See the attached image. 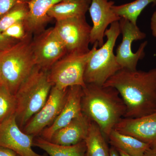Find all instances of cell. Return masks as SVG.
I'll use <instances>...</instances> for the list:
<instances>
[{"label": "cell", "instance_id": "484cf974", "mask_svg": "<svg viewBox=\"0 0 156 156\" xmlns=\"http://www.w3.org/2000/svg\"><path fill=\"white\" fill-rule=\"evenodd\" d=\"M19 41L5 36L2 33H0V53L11 48Z\"/></svg>", "mask_w": 156, "mask_h": 156}, {"label": "cell", "instance_id": "83f0119b", "mask_svg": "<svg viewBox=\"0 0 156 156\" xmlns=\"http://www.w3.org/2000/svg\"><path fill=\"white\" fill-rule=\"evenodd\" d=\"M151 28L153 36L156 37V11L154 12L151 18Z\"/></svg>", "mask_w": 156, "mask_h": 156}, {"label": "cell", "instance_id": "7402d4cb", "mask_svg": "<svg viewBox=\"0 0 156 156\" xmlns=\"http://www.w3.org/2000/svg\"><path fill=\"white\" fill-rule=\"evenodd\" d=\"M28 12L27 3L15 6L0 18V33H2L14 23L24 22L27 17Z\"/></svg>", "mask_w": 156, "mask_h": 156}, {"label": "cell", "instance_id": "ffe728a7", "mask_svg": "<svg viewBox=\"0 0 156 156\" xmlns=\"http://www.w3.org/2000/svg\"><path fill=\"white\" fill-rule=\"evenodd\" d=\"M100 128L92 122L87 137L85 156H110V148Z\"/></svg>", "mask_w": 156, "mask_h": 156}, {"label": "cell", "instance_id": "d6a6232c", "mask_svg": "<svg viewBox=\"0 0 156 156\" xmlns=\"http://www.w3.org/2000/svg\"></svg>", "mask_w": 156, "mask_h": 156}, {"label": "cell", "instance_id": "ac0fdd59", "mask_svg": "<svg viewBox=\"0 0 156 156\" xmlns=\"http://www.w3.org/2000/svg\"><path fill=\"white\" fill-rule=\"evenodd\" d=\"M108 140L112 146L130 156H142L151 148L147 144L134 136L122 134L114 129Z\"/></svg>", "mask_w": 156, "mask_h": 156}, {"label": "cell", "instance_id": "6da1fadb", "mask_svg": "<svg viewBox=\"0 0 156 156\" xmlns=\"http://www.w3.org/2000/svg\"><path fill=\"white\" fill-rule=\"evenodd\" d=\"M116 89L126 107L125 118L156 111V67L148 71L121 69L103 85Z\"/></svg>", "mask_w": 156, "mask_h": 156}, {"label": "cell", "instance_id": "9c48e42d", "mask_svg": "<svg viewBox=\"0 0 156 156\" xmlns=\"http://www.w3.org/2000/svg\"><path fill=\"white\" fill-rule=\"evenodd\" d=\"M119 23L120 32L122 34V40L116 50L117 61L121 68L135 70L139 60L145 56V48L147 41L144 42L140 46L136 53H133L131 49L134 41L145 38L146 34L140 30L136 24L128 20L121 18Z\"/></svg>", "mask_w": 156, "mask_h": 156}, {"label": "cell", "instance_id": "5b68a950", "mask_svg": "<svg viewBox=\"0 0 156 156\" xmlns=\"http://www.w3.org/2000/svg\"><path fill=\"white\" fill-rule=\"evenodd\" d=\"M120 33L119 21L112 23L105 30L106 41L99 49L95 48L87 62L84 76L86 84L103 86L122 69L114 53V48Z\"/></svg>", "mask_w": 156, "mask_h": 156}, {"label": "cell", "instance_id": "603a6c76", "mask_svg": "<svg viewBox=\"0 0 156 156\" xmlns=\"http://www.w3.org/2000/svg\"><path fill=\"white\" fill-rule=\"evenodd\" d=\"M16 105L14 95L5 87L0 85V125L9 117L15 114Z\"/></svg>", "mask_w": 156, "mask_h": 156}, {"label": "cell", "instance_id": "4fadbf2b", "mask_svg": "<svg viewBox=\"0 0 156 156\" xmlns=\"http://www.w3.org/2000/svg\"><path fill=\"white\" fill-rule=\"evenodd\" d=\"M114 129L147 144L151 148L156 149V111L140 118H123Z\"/></svg>", "mask_w": 156, "mask_h": 156}, {"label": "cell", "instance_id": "4dcf8cb0", "mask_svg": "<svg viewBox=\"0 0 156 156\" xmlns=\"http://www.w3.org/2000/svg\"><path fill=\"white\" fill-rule=\"evenodd\" d=\"M85 1H86L87 2L89 3V4H90V3H91V0H85Z\"/></svg>", "mask_w": 156, "mask_h": 156}, {"label": "cell", "instance_id": "7a4b0ae2", "mask_svg": "<svg viewBox=\"0 0 156 156\" xmlns=\"http://www.w3.org/2000/svg\"><path fill=\"white\" fill-rule=\"evenodd\" d=\"M81 107L82 112L97 124L106 139L126 112L116 89L94 84H87L83 88Z\"/></svg>", "mask_w": 156, "mask_h": 156}, {"label": "cell", "instance_id": "3957f363", "mask_svg": "<svg viewBox=\"0 0 156 156\" xmlns=\"http://www.w3.org/2000/svg\"><path fill=\"white\" fill-rule=\"evenodd\" d=\"M53 86L48 71L35 66L14 95L16 120L21 129L44 106Z\"/></svg>", "mask_w": 156, "mask_h": 156}, {"label": "cell", "instance_id": "8992f818", "mask_svg": "<svg viewBox=\"0 0 156 156\" xmlns=\"http://www.w3.org/2000/svg\"><path fill=\"white\" fill-rule=\"evenodd\" d=\"M97 43L88 53H67L55 63L48 72V79L53 86L67 89L73 86L85 88L84 80L86 66L95 48Z\"/></svg>", "mask_w": 156, "mask_h": 156}, {"label": "cell", "instance_id": "f1b7e54d", "mask_svg": "<svg viewBox=\"0 0 156 156\" xmlns=\"http://www.w3.org/2000/svg\"><path fill=\"white\" fill-rule=\"evenodd\" d=\"M122 156H130L121 151L118 150ZM142 156H156V149L150 148Z\"/></svg>", "mask_w": 156, "mask_h": 156}, {"label": "cell", "instance_id": "1f68e13d", "mask_svg": "<svg viewBox=\"0 0 156 156\" xmlns=\"http://www.w3.org/2000/svg\"><path fill=\"white\" fill-rule=\"evenodd\" d=\"M0 85H1V84H0Z\"/></svg>", "mask_w": 156, "mask_h": 156}, {"label": "cell", "instance_id": "e0dca14e", "mask_svg": "<svg viewBox=\"0 0 156 156\" xmlns=\"http://www.w3.org/2000/svg\"><path fill=\"white\" fill-rule=\"evenodd\" d=\"M89 4L85 0H63L49 10L48 15L56 21L85 16Z\"/></svg>", "mask_w": 156, "mask_h": 156}, {"label": "cell", "instance_id": "5bb4252c", "mask_svg": "<svg viewBox=\"0 0 156 156\" xmlns=\"http://www.w3.org/2000/svg\"><path fill=\"white\" fill-rule=\"evenodd\" d=\"M83 88L81 86L69 87L67 98L63 108L52 125L45 128L41 134L44 139L50 141L53 134L70 122L82 113L81 101Z\"/></svg>", "mask_w": 156, "mask_h": 156}, {"label": "cell", "instance_id": "30bf717a", "mask_svg": "<svg viewBox=\"0 0 156 156\" xmlns=\"http://www.w3.org/2000/svg\"><path fill=\"white\" fill-rule=\"evenodd\" d=\"M68 89L53 86L44 106L27 122L22 131L26 134L36 136L52 125L64 106Z\"/></svg>", "mask_w": 156, "mask_h": 156}, {"label": "cell", "instance_id": "7c38bea8", "mask_svg": "<svg viewBox=\"0 0 156 156\" xmlns=\"http://www.w3.org/2000/svg\"><path fill=\"white\" fill-rule=\"evenodd\" d=\"M89 13L93 23L90 34V43H97L98 47L104 44L105 33L108 27L119 21L121 17L113 11L114 2L108 0H91Z\"/></svg>", "mask_w": 156, "mask_h": 156}, {"label": "cell", "instance_id": "2e32d148", "mask_svg": "<svg viewBox=\"0 0 156 156\" xmlns=\"http://www.w3.org/2000/svg\"><path fill=\"white\" fill-rule=\"evenodd\" d=\"M63 0H28V12L24 21L29 34L36 35L45 29L51 20L48 12L54 5Z\"/></svg>", "mask_w": 156, "mask_h": 156}, {"label": "cell", "instance_id": "ba28073f", "mask_svg": "<svg viewBox=\"0 0 156 156\" xmlns=\"http://www.w3.org/2000/svg\"><path fill=\"white\" fill-rule=\"evenodd\" d=\"M32 49L35 66L48 72L67 54L66 49L54 27L45 29L35 35L33 38Z\"/></svg>", "mask_w": 156, "mask_h": 156}, {"label": "cell", "instance_id": "d6986e66", "mask_svg": "<svg viewBox=\"0 0 156 156\" xmlns=\"http://www.w3.org/2000/svg\"><path fill=\"white\" fill-rule=\"evenodd\" d=\"M34 145L44 151L50 156H85L86 146L85 141L75 145H59L50 142L43 137L34 141Z\"/></svg>", "mask_w": 156, "mask_h": 156}, {"label": "cell", "instance_id": "4316f807", "mask_svg": "<svg viewBox=\"0 0 156 156\" xmlns=\"http://www.w3.org/2000/svg\"><path fill=\"white\" fill-rule=\"evenodd\" d=\"M0 156H18V155L11 150L0 146Z\"/></svg>", "mask_w": 156, "mask_h": 156}, {"label": "cell", "instance_id": "277c9868", "mask_svg": "<svg viewBox=\"0 0 156 156\" xmlns=\"http://www.w3.org/2000/svg\"><path fill=\"white\" fill-rule=\"evenodd\" d=\"M32 35L0 53V84L15 95L35 66Z\"/></svg>", "mask_w": 156, "mask_h": 156}, {"label": "cell", "instance_id": "8fae6325", "mask_svg": "<svg viewBox=\"0 0 156 156\" xmlns=\"http://www.w3.org/2000/svg\"><path fill=\"white\" fill-rule=\"evenodd\" d=\"M33 135L21 130L16 115L9 117L0 125V146L11 150L19 156H44L33 150Z\"/></svg>", "mask_w": 156, "mask_h": 156}, {"label": "cell", "instance_id": "d4e9b609", "mask_svg": "<svg viewBox=\"0 0 156 156\" xmlns=\"http://www.w3.org/2000/svg\"><path fill=\"white\" fill-rule=\"evenodd\" d=\"M28 0H0V18L15 6L27 3Z\"/></svg>", "mask_w": 156, "mask_h": 156}, {"label": "cell", "instance_id": "52a82bcc", "mask_svg": "<svg viewBox=\"0 0 156 156\" xmlns=\"http://www.w3.org/2000/svg\"><path fill=\"white\" fill-rule=\"evenodd\" d=\"M67 53H88L92 27L85 16L56 21L54 27Z\"/></svg>", "mask_w": 156, "mask_h": 156}, {"label": "cell", "instance_id": "9a60e30c", "mask_svg": "<svg viewBox=\"0 0 156 156\" xmlns=\"http://www.w3.org/2000/svg\"><path fill=\"white\" fill-rule=\"evenodd\" d=\"M91 122V120L82 112L66 126L57 130L50 141L59 145L71 146L84 141Z\"/></svg>", "mask_w": 156, "mask_h": 156}, {"label": "cell", "instance_id": "f546056e", "mask_svg": "<svg viewBox=\"0 0 156 156\" xmlns=\"http://www.w3.org/2000/svg\"><path fill=\"white\" fill-rule=\"evenodd\" d=\"M110 156H122L116 149L112 146L110 148Z\"/></svg>", "mask_w": 156, "mask_h": 156}, {"label": "cell", "instance_id": "44dd1931", "mask_svg": "<svg viewBox=\"0 0 156 156\" xmlns=\"http://www.w3.org/2000/svg\"><path fill=\"white\" fill-rule=\"evenodd\" d=\"M151 3L155 5L156 0H135L121 5H114L112 9L121 18L128 20L132 23L136 24L137 18L142 11Z\"/></svg>", "mask_w": 156, "mask_h": 156}, {"label": "cell", "instance_id": "cb8c5ba5", "mask_svg": "<svg viewBox=\"0 0 156 156\" xmlns=\"http://www.w3.org/2000/svg\"><path fill=\"white\" fill-rule=\"evenodd\" d=\"M2 33L5 36L19 41L23 40L30 34L27 32L23 21L14 23Z\"/></svg>", "mask_w": 156, "mask_h": 156}]
</instances>
